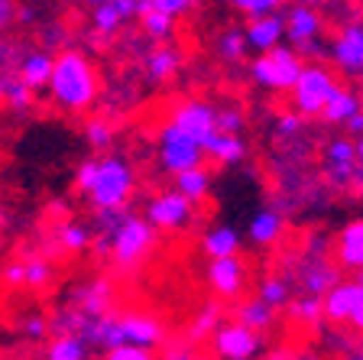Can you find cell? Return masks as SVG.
Returning a JSON list of instances; mask_svg holds the SVG:
<instances>
[{
  "mask_svg": "<svg viewBox=\"0 0 363 360\" xmlns=\"http://www.w3.org/2000/svg\"><path fill=\"white\" fill-rule=\"evenodd\" d=\"M75 185L94 211H127L136 195V169L121 153H101L75 169Z\"/></svg>",
  "mask_w": 363,
  "mask_h": 360,
  "instance_id": "obj_1",
  "label": "cell"
},
{
  "mask_svg": "<svg viewBox=\"0 0 363 360\" xmlns=\"http://www.w3.org/2000/svg\"><path fill=\"white\" fill-rule=\"evenodd\" d=\"M49 101L65 114H84L94 107L101 91L98 68L82 49H62L52 62V75H49Z\"/></svg>",
  "mask_w": 363,
  "mask_h": 360,
  "instance_id": "obj_2",
  "label": "cell"
},
{
  "mask_svg": "<svg viewBox=\"0 0 363 360\" xmlns=\"http://www.w3.org/2000/svg\"><path fill=\"white\" fill-rule=\"evenodd\" d=\"M91 244H94L98 256H111L117 273H133L156 247V227L140 214L123 211V218L107 234H98V240H91Z\"/></svg>",
  "mask_w": 363,
  "mask_h": 360,
  "instance_id": "obj_3",
  "label": "cell"
},
{
  "mask_svg": "<svg viewBox=\"0 0 363 360\" xmlns=\"http://www.w3.org/2000/svg\"><path fill=\"white\" fill-rule=\"evenodd\" d=\"M325 62L347 82H363V10L337 16L325 39Z\"/></svg>",
  "mask_w": 363,
  "mask_h": 360,
  "instance_id": "obj_4",
  "label": "cell"
},
{
  "mask_svg": "<svg viewBox=\"0 0 363 360\" xmlns=\"http://www.w3.org/2000/svg\"><path fill=\"white\" fill-rule=\"evenodd\" d=\"M340 88H344V82H340V75L328 65L325 59L305 62L302 72H298V78H295V84L289 88V94H292V111L305 120L321 117L325 104L337 94Z\"/></svg>",
  "mask_w": 363,
  "mask_h": 360,
  "instance_id": "obj_5",
  "label": "cell"
},
{
  "mask_svg": "<svg viewBox=\"0 0 363 360\" xmlns=\"http://www.w3.org/2000/svg\"><path fill=\"white\" fill-rule=\"evenodd\" d=\"M321 318L334 328H347L350 334L363 338V273L340 276L321 295Z\"/></svg>",
  "mask_w": 363,
  "mask_h": 360,
  "instance_id": "obj_6",
  "label": "cell"
},
{
  "mask_svg": "<svg viewBox=\"0 0 363 360\" xmlns=\"http://www.w3.org/2000/svg\"><path fill=\"white\" fill-rule=\"evenodd\" d=\"M302 65H305L302 55L295 53L289 43H279V45H272L269 53H259L257 59L250 62V78H253V84H259L263 91L289 94V88L295 84Z\"/></svg>",
  "mask_w": 363,
  "mask_h": 360,
  "instance_id": "obj_7",
  "label": "cell"
},
{
  "mask_svg": "<svg viewBox=\"0 0 363 360\" xmlns=\"http://www.w3.org/2000/svg\"><path fill=\"white\" fill-rule=\"evenodd\" d=\"M282 20H286V39L295 53L302 59H325V13L321 7H311V4H292L289 10H282Z\"/></svg>",
  "mask_w": 363,
  "mask_h": 360,
  "instance_id": "obj_8",
  "label": "cell"
},
{
  "mask_svg": "<svg viewBox=\"0 0 363 360\" xmlns=\"http://www.w3.org/2000/svg\"><path fill=\"white\" fill-rule=\"evenodd\" d=\"M156 159H159V169L175 179L179 173L204 163V146L198 140H191L189 133H182L172 120H166L156 130Z\"/></svg>",
  "mask_w": 363,
  "mask_h": 360,
  "instance_id": "obj_9",
  "label": "cell"
},
{
  "mask_svg": "<svg viewBox=\"0 0 363 360\" xmlns=\"http://www.w3.org/2000/svg\"><path fill=\"white\" fill-rule=\"evenodd\" d=\"M337 279H340V266L331 256V244H325V240L315 244L311 240V247L302 253V260L295 263V285H298V293L321 299Z\"/></svg>",
  "mask_w": 363,
  "mask_h": 360,
  "instance_id": "obj_10",
  "label": "cell"
},
{
  "mask_svg": "<svg viewBox=\"0 0 363 360\" xmlns=\"http://www.w3.org/2000/svg\"><path fill=\"white\" fill-rule=\"evenodd\" d=\"M195 208L189 198L182 195L179 188H169V192H159L146 202V214L143 218L150 221L156 231H169V234H182L195 224Z\"/></svg>",
  "mask_w": 363,
  "mask_h": 360,
  "instance_id": "obj_11",
  "label": "cell"
},
{
  "mask_svg": "<svg viewBox=\"0 0 363 360\" xmlns=\"http://www.w3.org/2000/svg\"><path fill=\"white\" fill-rule=\"evenodd\" d=\"M208 344H211L218 360H253L263 351V334L234 318V322H220L218 328L211 331Z\"/></svg>",
  "mask_w": 363,
  "mask_h": 360,
  "instance_id": "obj_12",
  "label": "cell"
},
{
  "mask_svg": "<svg viewBox=\"0 0 363 360\" xmlns=\"http://www.w3.org/2000/svg\"><path fill=\"white\" fill-rule=\"evenodd\" d=\"M357 165V146L350 136H331L321 150V179L331 192H347Z\"/></svg>",
  "mask_w": 363,
  "mask_h": 360,
  "instance_id": "obj_13",
  "label": "cell"
},
{
  "mask_svg": "<svg viewBox=\"0 0 363 360\" xmlns=\"http://www.w3.org/2000/svg\"><path fill=\"white\" fill-rule=\"evenodd\" d=\"M169 120H172L182 133H189L191 140L201 143V146L218 133V111H214V104H208L201 98L175 101L172 111H169Z\"/></svg>",
  "mask_w": 363,
  "mask_h": 360,
  "instance_id": "obj_14",
  "label": "cell"
},
{
  "mask_svg": "<svg viewBox=\"0 0 363 360\" xmlns=\"http://www.w3.org/2000/svg\"><path fill=\"white\" fill-rule=\"evenodd\" d=\"M117 331H121V344L150 347V351L166 344V324H162V318H156L152 312H140V308L117 312Z\"/></svg>",
  "mask_w": 363,
  "mask_h": 360,
  "instance_id": "obj_15",
  "label": "cell"
},
{
  "mask_svg": "<svg viewBox=\"0 0 363 360\" xmlns=\"http://www.w3.org/2000/svg\"><path fill=\"white\" fill-rule=\"evenodd\" d=\"M211 293L218 295L220 302H237L247 293V263L237 256H220V260L208 263V273H204Z\"/></svg>",
  "mask_w": 363,
  "mask_h": 360,
  "instance_id": "obj_16",
  "label": "cell"
},
{
  "mask_svg": "<svg viewBox=\"0 0 363 360\" xmlns=\"http://www.w3.org/2000/svg\"><path fill=\"white\" fill-rule=\"evenodd\" d=\"M331 256L340 273H363V218L340 224L331 240Z\"/></svg>",
  "mask_w": 363,
  "mask_h": 360,
  "instance_id": "obj_17",
  "label": "cell"
},
{
  "mask_svg": "<svg viewBox=\"0 0 363 360\" xmlns=\"http://www.w3.org/2000/svg\"><path fill=\"white\" fill-rule=\"evenodd\" d=\"M243 39H247L250 53H269L272 45L286 43V20L282 10L276 13H263V16H250V23L243 26Z\"/></svg>",
  "mask_w": 363,
  "mask_h": 360,
  "instance_id": "obj_18",
  "label": "cell"
},
{
  "mask_svg": "<svg viewBox=\"0 0 363 360\" xmlns=\"http://www.w3.org/2000/svg\"><path fill=\"white\" fill-rule=\"evenodd\" d=\"M136 4H140V0H101L98 7H94V13H91L94 36L113 39L136 16Z\"/></svg>",
  "mask_w": 363,
  "mask_h": 360,
  "instance_id": "obj_19",
  "label": "cell"
},
{
  "mask_svg": "<svg viewBox=\"0 0 363 360\" xmlns=\"http://www.w3.org/2000/svg\"><path fill=\"white\" fill-rule=\"evenodd\" d=\"M68 305L78 308L82 315H104V312L113 308V283L107 276H94L88 283L75 285Z\"/></svg>",
  "mask_w": 363,
  "mask_h": 360,
  "instance_id": "obj_20",
  "label": "cell"
},
{
  "mask_svg": "<svg viewBox=\"0 0 363 360\" xmlns=\"http://www.w3.org/2000/svg\"><path fill=\"white\" fill-rule=\"evenodd\" d=\"M282 231H286V214H282V208L279 204H266V208H259L257 214L250 218L247 240L253 247H269V244H276V240L282 237Z\"/></svg>",
  "mask_w": 363,
  "mask_h": 360,
  "instance_id": "obj_21",
  "label": "cell"
},
{
  "mask_svg": "<svg viewBox=\"0 0 363 360\" xmlns=\"http://www.w3.org/2000/svg\"><path fill=\"white\" fill-rule=\"evenodd\" d=\"M52 53L49 49H26L20 55V65H16V75L30 91H43L49 84V75H52Z\"/></svg>",
  "mask_w": 363,
  "mask_h": 360,
  "instance_id": "obj_22",
  "label": "cell"
},
{
  "mask_svg": "<svg viewBox=\"0 0 363 360\" xmlns=\"http://www.w3.org/2000/svg\"><path fill=\"white\" fill-rule=\"evenodd\" d=\"M204 156H211L218 165H240L247 159V143L240 133H214L204 143Z\"/></svg>",
  "mask_w": 363,
  "mask_h": 360,
  "instance_id": "obj_23",
  "label": "cell"
},
{
  "mask_svg": "<svg viewBox=\"0 0 363 360\" xmlns=\"http://www.w3.org/2000/svg\"><path fill=\"white\" fill-rule=\"evenodd\" d=\"M240 244H243V237L237 234V227H230V224H218V227H211V231H204V237H201V250L208 260L237 256L240 253Z\"/></svg>",
  "mask_w": 363,
  "mask_h": 360,
  "instance_id": "obj_24",
  "label": "cell"
},
{
  "mask_svg": "<svg viewBox=\"0 0 363 360\" xmlns=\"http://www.w3.org/2000/svg\"><path fill=\"white\" fill-rule=\"evenodd\" d=\"M230 315L240 324H247V328L259 331V334H266V331L276 324V308H269L263 299H257V295H253V299H237Z\"/></svg>",
  "mask_w": 363,
  "mask_h": 360,
  "instance_id": "obj_25",
  "label": "cell"
},
{
  "mask_svg": "<svg viewBox=\"0 0 363 360\" xmlns=\"http://www.w3.org/2000/svg\"><path fill=\"white\" fill-rule=\"evenodd\" d=\"M136 20H140V30H143V36L152 39V43H166V39L172 36V30H175V20H172V16L159 13L150 0H140V4H136Z\"/></svg>",
  "mask_w": 363,
  "mask_h": 360,
  "instance_id": "obj_26",
  "label": "cell"
},
{
  "mask_svg": "<svg viewBox=\"0 0 363 360\" xmlns=\"http://www.w3.org/2000/svg\"><path fill=\"white\" fill-rule=\"evenodd\" d=\"M182 65V53L175 49V45H156L150 55H146V78L150 82H166V78H172L175 72H179Z\"/></svg>",
  "mask_w": 363,
  "mask_h": 360,
  "instance_id": "obj_27",
  "label": "cell"
},
{
  "mask_svg": "<svg viewBox=\"0 0 363 360\" xmlns=\"http://www.w3.org/2000/svg\"><path fill=\"white\" fill-rule=\"evenodd\" d=\"M357 111H363V98L357 94L354 88H347V84H344V88H340L337 94H334V98L325 104L321 120H325V124H340V127H344V124H347Z\"/></svg>",
  "mask_w": 363,
  "mask_h": 360,
  "instance_id": "obj_28",
  "label": "cell"
},
{
  "mask_svg": "<svg viewBox=\"0 0 363 360\" xmlns=\"http://www.w3.org/2000/svg\"><path fill=\"white\" fill-rule=\"evenodd\" d=\"M175 188L182 195L189 198L191 204H201L204 198L211 195V173L204 165H195V169H185V173L175 175Z\"/></svg>",
  "mask_w": 363,
  "mask_h": 360,
  "instance_id": "obj_29",
  "label": "cell"
},
{
  "mask_svg": "<svg viewBox=\"0 0 363 360\" xmlns=\"http://www.w3.org/2000/svg\"><path fill=\"white\" fill-rule=\"evenodd\" d=\"M0 101L13 114H23V111H30V104H33V91L20 82L16 72H4L0 75Z\"/></svg>",
  "mask_w": 363,
  "mask_h": 360,
  "instance_id": "obj_30",
  "label": "cell"
},
{
  "mask_svg": "<svg viewBox=\"0 0 363 360\" xmlns=\"http://www.w3.org/2000/svg\"><path fill=\"white\" fill-rule=\"evenodd\" d=\"M94 234L82 224V221H65V224L55 227V247L65 250V253H82L91 247Z\"/></svg>",
  "mask_w": 363,
  "mask_h": 360,
  "instance_id": "obj_31",
  "label": "cell"
},
{
  "mask_svg": "<svg viewBox=\"0 0 363 360\" xmlns=\"http://www.w3.org/2000/svg\"><path fill=\"white\" fill-rule=\"evenodd\" d=\"M289 295H292V276H279V273H272V276H263L257 289V299H263L269 308H286L289 305Z\"/></svg>",
  "mask_w": 363,
  "mask_h": 360,
  "instance_id": "obj_32",
  "label": "cell"
},
{
  "mask_svg": "<svg viewBox=\"0 0 363 360\" xmlns=\"http://www.w3.org/2000/svg\"><path fill=\"white\" fill-rule=\"evenodd\" d=\"M91 347L78 334H55L45 347V360H88Z\"/></svg>",
  "mask_w": 363,
  "mask_h": 360,
  "instance_id": "obj_33",
  "label": "cell"
},
{
  "mask_svg": "<svg viewBox=\"0 0 363 360\" xmlns=\"http://www.w3.org/2000/svg\"><path fill=\"white\" fill-rule=\"evenodd\" d=\"M220 312H224L220 299L218 302H208V305L198 312L195 322H191V328H189V344H201V341L211 338V331L220 324Z\"/></svg>",
  "mask_w": 363,
  "mask_h": 360,
  "instance_id": "obj_34",
  "label": "cell"
},
{
  "mask_svg": "<svg viewBox=\"0 0 363 360\" xmlns=\"http://www.w3.org/2000/svg\"><path fill=\"white\" fill-rule=\"evenodd\" d=\"M289 318L295 324H302V328H318V322H321V299L302 293L298 299L289 302Z\"/></svg>",
  "mask_w": 363,
  "mask_h": 360,
  "instance_id": "obj_35",
  "label": "cell"
},
{
  "mask_svg": "<svg viewBox=\"0 0 363 360\" xmlns=\"http://www.w3.org/2000/svg\"><path fill=\"white\" fill-rule=\"evenodd\" d=\"M218 55L224 62H243V55H247V39H243V30H224L218 36Z\"/></svg>",
  "mask_w": 363,
  "mask_h": 360,
  "instance_id": "obj_36",
  "label": "cell"
},
{
  "mask_svg": "<svg viewBox=\"0 0 363 360\" xmlns=\"http://www.w3.org/2000/svg\"><path fill=\"white\" fill-rule=\"evenodd\" d=\"M52 263L45 260V256H30V260H23V285H45L52 279Z\"/></svg>",
  "mask_w": 363,
  "mask_h": 360,
  "instance_id": "obj_37",
  "label": "cell"
},
{
  "mask_svg": "<svg viewBox=\"0 0 363 360\" xmlns=\"http://www.w3.org/2000/svg\"><path fill=\"white\" fill-rule=\"evenodd\" d=\"M84 136H88L91 150H98V153H107V150H111V143H113L111 124H107V120H101V117H91L88 124H84Z\"/></svg>",
  "mask_w": 363,
  "mask_h": 360,
  "instance_id": "obj_38",
  "label": "cell"
},
{
  "mask_svg": "<svg viewBox=\"0 0 363 360\" xmlns=\"http://www.w3.org/2000/svg\"><path fill=\"white\" fill-rule=\"evenodd\" d=\"M230 7H234L237 13H243V16L250 20V16L276 13V10L286 7V0H230Z\"/></svg>",
  "mask_w": 363,
  "mask_h": 360,
  "instance_id": "obj_39",
  "label": "cell"
},
{
  "mask_svg": "<svg viewBox=\"0 0 363 360\" xmlns=\"http://www.w3.org/2000/svg\"><path fill=\"white\" fill-rule=\"evenodd\" d=\"M101 360H159L150 347H136V344H117V347H107L104 357Z\"/></svg>",
  "mask_w": 363,
  "mask_h": 360,
  "instance_id": "obj_40",
  "label": "cell"
},
{
  "mask_svg": "<svg viewBox=\"0 0 363 360\" xmlns=\"http://www.w3.org/2000/svg\"><path fill=\"white\" fill-rule=\"evenodd\" d=\"M214 111H218V130L220 133H243L247 117H243L240 107H214Z\"/></svg>",
  "mask_w": 363,
  "mask_h": 360,
  "instance_id": "obj_41",
  "label": "cell"
},
{
  "mask_svg": "<svg viewBox=\"0 0 363 360\" xmlns=\"http://www.w3.org/2000/svg\"><path fill=\"white\" fill-rule=\"evenodd\" d=\"M150 4L159 10V13L172 16V20H179V16H185V13L195 10V0H150Z\"/></svg>",
  "mask_w": 363,
  "mask_h": 360,
  "instance_id": "obj_42",
  "label": "cell"
},
{
  "mask_svg": "<svg viewBox=\"0 0 363 360\" xmlns=\"http://www.w3.org/2000/svg\"><path fill=\"white\" fill-rule=\"evenodd\" d=\"M16 7H20L16 0H0V39L16 26Z\"/></svg>",
  "mask_w": 363,
  "mask_h": 360,
  "instance_id": "obj_43",
  "label": "cell"
},
{
  "mask_svg": "<svg viewBox=\"0 0 363 360\" xmlns=\"http://www.w3.org/2000/svg\"><path fill=\"white\" fill-rule=\"evenodd\" d=\"M162 360H201V357H198L195 344H185V341H182V344H172V347H169Z\"/></svg>",
  "mask_w": 363,
  "mask_h": 360,
  "instance_id": "obj_44",
  "label": "cell"
},
{
  "mask_svg": "<svg viewBox=\"0 0 363 360\" xmlns=\"http://www.w3.org/2000/svg\"><path fill=\"white\" fill-rule=\"evenodd\" d=\"M23 331H26L30 338H43L45 331H49V322H45V318H39V315H33V318H26V322H23Z\"/></svg>",
  "mask_w": 363,
  "mask_h": 360,
  "instance_id": "obj_45",
  "label": "cell"
},
{
  "mask_svg": "<svg viewBox=\"0 0 363 360\" xmlns=\"http://www.w3.org/2000/svg\"><path fill=\"white\" fill-rule=\"evenodd\" d=\"M354 198H360L363 202V159H357V165H354V179H350V188H347Z\"/></svg>",
  "mask_w": 363,
  "mask_h": 360,
  "instance_id": "obj_46",
  "label": "cell"
},
{
  "mask_svg": "<svg viewBox=\"0 0 363 360\" xmlns=\"http://www.w3.org/2000/svg\"><path fill=\"white\" fill-rule=\"evenodd\" d=\"M4 279H7L10 285H23V260L20 263H10L7 273H4Z\"/></svg>",
  "mask_w": 363,
  "mask_h": 360,
  "instance_id": "obj_47",
  "label": "cell"
},
{
  "mask_svg": "<svg viewBox=\"0 0 363 360\" xmlns=\"http://www.w3.org/2000/svg\"><path fill=\"white\" fill-rule=\"evenodd\" d=\"M344 127H347V133H354V136H360L363 133V111H357L354 117L347 120V124H344Z\"/></svg>",
  "mask_w": 363,
  "mask_h": 360,
  "instance_id": "obj_48",
  "label": "cell"
},
{
  "mask_svg": "<svg viewBox=\"0 0 363 360\" xmlns=\"http://www.w3.org/2000/svg\"><path fill=\"white\" fill-rule=\"evenodd\" d=\"M289 360H318V354H311V351H298V354H289Z\"/></svg>",
  "mask_w": 363,
  "mask_h": 360,
  "instance_id": "obj_49",
  "label": "cell"
},
{
  "mask_svg": "<svg viewBox=\"0 0 363 360\" xmlns=\"http://www.w3.org/2000/svg\"><path fill=\"white\" fill-rule=\"evenodd\" d=\"M253 360H289V351H276L269 357H253Z\"/></svg>",
  "mask_w": 363,
  "mask_h": 360,
  "instance_id": "obj_50",
  "label": "cell"
},
{
  "mask_svg": "<svg viewBox=\"0 0 363 360\" xmlns=\"http://www.w3.org/2000/svg\"><path fill=\"white\" fill-rule=\"evenodd\" d=\"M292 4H311V7H328L331 0H292Z\"/></svg>",
  "mask_w": 363,
  "mask_h": 360,
  "instance_id": "obj_51",
  "label": "cell"
},
{
  "mask_svg": "<svg viewBox=\"0 0 363 360\" xmlns=\"http://www.w3.org/2000/svg\"><path fill=\"white\" fill-rule=\"evenodd\" d=\"M340 360H363V351H347Z\"/></svg>",
  "mask_w": 363,
  "mask_h": 360,
  "instance_id": "obj_52",
  "label": "cell"
},
{
  "mask_svg": "<svg viewBox=\"0 0 363 360\" xmlns=\"http://www.w3.org/2000/svg\"><path fill=\"white\" fill-rule=\"evenodd\" d=\"M4 224H7V214H4V211H0V231H4Z\"/></svg>",
  "mask_w": 363,
  "mask_h": 360,
  "instance_id": "obj_53",
  "label": "cell"
},
{
  "mask_svg": "<svg viewBox=\"0 0 363 360\" xmlns=\"http://www.w3.org/2000/svg\"><path fill=\"white\" fill-rule=\"evenodd\" d=\"M84 4H91V7H98V4H101V0H84Z\"/></svg>",
  "mask_w": 363,
  "mask_h": 360,
  "instance_id": "obj_54",
  "label": "cell"
},
{
  "mask_svg": "<svg viewBox=\"0 0 363 360\" xmlns=\"http://www.w3.org/2000/svg\"><path fill=\"white\" fill-rule=\"evenodd\" d=\"M354 4H357V7H360V10H363V0H354Z\"/></svg>",
  "mask_w": 363,
  "mask_h": 360,
  "instance_id": "obj_55",
  "label": "cell"
}]
</instances>
